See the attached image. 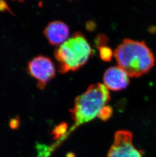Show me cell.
I'll use <instances>...</instances> for the list:
<instances>
[{
    "instance_id": "6da1fadb",
    "label": "cell",
    "mask_w": 156,
    "mask_h": 157,
    "mask_svg": "<svg viewBox=\"0 0 156 157\" xmlns=\"http://www.w3.org/2000/svg\"><path fill=\"white\" fill-rule=\"evenodd\" d=\"M113 56L118 66L130 77H140L155 65V56L144 41L124 39L115 49Z\"/></svg>"
},
{
    "instance_id": "7a4b0ae2",
    "label": "cell",
    "mask_w": 156,
    "mask_h": 157,
    "mask_svg": "<svg viewBox=\"0 0 156 157\" xmlns=\"http://www.w3.org/2000/svg\"><path fill=\"white\" fill-rule=\"evenodd\" d=\"M110 100L109 89L102 83L90 85L83 93L78 96L75 100L74 106L70 109L74 124L65 135L64 140L79 126L98 117L101 110L107 105Z\"/></svg>"
},
{
    "instance_id": "3957f363",
    "label": "cell",
    "mask_w": 156,
    "mask_h": 157,
    "mask_svg": "<svg viewBox=\"0 0 156 157\" xmlns=\"http://www.w3.org/2000/svg\"><path fill=\"white\" fill-rule=\"evenodd\" d=\"M92 49L82 33L77 32L55 49L54 56L58 62L61 73L76 71L86 63Z\"/></svg>"
},
{
    "instance_id": "277c9868",
    "label": "cell",
    "mask_w": 156,
    "mask_h": 157,
    "mask_svg": "<svg viewBox=\"0 0 156 157\" xmlns=\"http://www.w3.org/2000/svg\"><path fill=\"white\" fill-rule=\"evenodd\" d=\"M28 70L30 75L38 80V86L44 89L46 83L53 78L56 74L54 64L50 58L39 55L28 62Z\"/></svg>"
},
{
    "instance_id": "5b68a950",
    "label": "cell",
    "mask_w": 156,
    "mask_h": 157,
    "mask_svg": "<svg viewBox=\"0 0 156 157\" xmlns=\"http://www.w3.org/2000/svg\"><path fill=\"white\" fill-rule=\"evenodd\" d=\"M133 135L130 131H118L110 147L108 157H143L141 151L133 144Z\"/></svg>"
},
{
    "instance_id": "8992f818",
    "label": "cell",
    "mask_w": 156,
    "mask_h": 157,
    "mask_svg": "<svg viewBox=\"0 0 156 157\" xmlns=\"http://www.w3.org/2000/svg\"><path fill=\"white\" fill-rule=\"evenodd\" d=\"M103 80L106 86L114 91L125 89L130 82L129 75L119 66L110 67L105 71Z\"/></svg>"
},
{
    "instance_id": "52a82bcc",
    "label": "cell",
    "mask_w": 156,
    "mask_h": 157,
    "mask_svg": "<svg viewBox=\"0 0 156 157\" xmlns=\"http://www.w3.org/2000/svg\"><path fill=\"white\" fill-rule=\"evenodd\" d=\"M43 33L50 44L59 46L69 38V30L65 22L54 21L47 24Z\"/></svg>"
},
{
    "instance_id": "ba28073f",
    "label": "cell",
    "mask_w": 156,
    "mask_h": 157,
    "mask_svg": "<svg viewBox=\"0 0 156 157\" xmlns=\"http://www.w3.org/2000/svg\"><path fill=\"white\" fill-rule=\"evenodd\" d=\"M100 58L103 61L109 62L112 59L113 53L110 48L104 46L98 48Z\"/></svg>"
},
{
    "instance_id": "9c48e42d",
    "label": "cell",
    "mask_w": 156,
    "mask_h": 157,
    "mask_svg": "<svg viewBox=\"0 0 156 157\" xmlns=\"http://www.w3.org/2000/svg\"><path fill=\"white\" fill-rule=\"evenodd\" d=\"M66 124L65 123H61L56 126L54 130L52 131V135H54V138L59 139L61 137V140L63 137L66 134Z\"/></svg>"
},
{
    "instance_id": "30bf717a",
    "label": "cell",
    "mask_w": 156,
    "mask_h": 157,
    "mask_svg": "<svg viewBox=\"0 0 156 157\" xmlns=\"http://www.w3.org/2000/svg\"><path fill=\"white\" fill-rule=\"evenodd\" d=\"M113 114V109L109 105L105 106L101 110L98 117L102 121H106L110 118Z\"/></svg>"
},
{
    "instance_id": "8fae6325",
    "label": "cell",
    "mask_w": 156,
    "mask_h": 157,
    "mask_svg": "<svg viewBox=\"0 0 156 157\" xmlns=\"http://www.w3.org/2000/svg\"><path fill=\"white\" fill-rule=\"evenodd\" d=\"M94 42L98 48L102 46H106L108 42V37L105 35L100 34L96 36Z\"/></svg>"
},
{
    "instance_id": "7c38bea8",
    "label": "cell",
    "mask_w": 156,
    "mask_h": 157,
    "mask_svg": "<svg viewBox=\"0 0 156 157\" xmlns=\"http://www.w3.org/2000/svg\"><path fill=\"white\" fill-rule=\"evenodd\" d=\"M20 124V117L18 116L11 119L9 121L10 128L14 130H17L19 128Z\"/></svg>"
},
{
    "instance_id": "4fadbf2b",
    "label": "cell",
    "mask_w": 156,
    "mask_h": 157,
    "mask_svg": "<svg viewBox=\"0 0 156 157\" xmlns=\"http://www.w3.org/2000/svg\"><path fill=\"white\" fill-rule=\"evenodd\" d=\"M5 11H8L10 13L14 15V14L13 13L10 8L8 5L7 3L3 0H0V11L4 12Z\"/></svg>"
},
{
    "instance_id": "5bb4252c",
    "label": "cell",
    "mask_w": 156,
    "mask_h": 157,
    "mask_svg": "<svg viewBox=\"0 0 156 157\" xmlns=\"http://www.w3.org/2000/svg\"><path fill=\"white\" fill-rule=\"evenodd\" d=\"M94 22H92L91 21V22H89L87 23V27H88L89 26V28H88V29H90V30L91 31L92 29H93L94 28Z\"/></svg>"
}]
</instances>
